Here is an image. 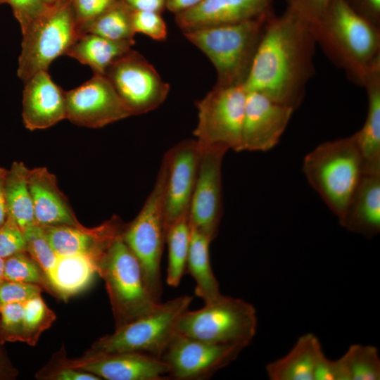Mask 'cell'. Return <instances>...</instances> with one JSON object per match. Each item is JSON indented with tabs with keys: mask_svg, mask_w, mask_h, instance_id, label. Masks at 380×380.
I'll return each mask as SVG.
<instances>
[{
	"mask_svg": "<svg viewBox=\"0 0 380 380\" xmlns=\"http://www.w3.org/2000/svg\"><path fill=\"white\" fill-rule=\"evenodd\" d=\"M315 39L308 22L286 8L267 20L250 72L247 91L260 92L294 110L315 73Z\"/></svg>",
	"mask_w": 380,
	"mask_h": 380,
	"instance_id": "6da1fadb",
	"label": "cell"
},
{
	"mask_svg": "<svg viewBox=\"0 0 380 380\" xmlns=\"http://www.w3.org/2000/svg\"><path fill=\"white\" fill-rule=\"evenodd\" d=\"M316 44L348 77L362 86L380 63V28L344 0H332L323 15L310 23Z\"/></svg>",
	"mask_w": 380,
	"mask_h": 380,
	"instance_id": "7a4b0ae2",
	"label": "cell"
},
{
	"mask_svg": "<svg viewBox=\"0 0 380 380\" xmlns=\"http://www.w3.org/2000/svg\"><path fill=\"white\" fill-rule=\"evenodd\" d=\"M270 14L239 23L185 31L217 71L215 86L243 85Z\"/></svg>",
	"mask_w": 380,
	"mask_h": 380,
	"instance_id": "3957f363",
	"label": "cell"
},
{
	"mask_svg": "<svg viewBox=\"0 0 380 380\" xmlns=\"http://www.w3.org/2000/svg\"><path fill=\"white\" fill-rule=\"evenodd\" d=\"M303 170L311 186L340 219L363 175L354 134L318 145L305 156Z\"/></svg>",
	"mask_w": 380,
	"mask_h": 380,
	"instance_id": "277c9868",
	"label": "cell"
},
{
	"mask_svg": "<svg viewBox=\"0 0 380 380\" xmlns=\"http://www.w3.org/2000/svg\"><path fill=\"white\" fill-rule=\"evenodd\" d=\"M98 272L105 280L117 328L151 313L160 303L149 292L139 262L122 234L99 260Z\"/></svg>",
	"mask_w": 380,
	"mask_h": 380,
	"instance_id": "5b68a950",
	"label": "cell"
},
{
	"mask_svg": "<svg viewBox=\"0 0 380 380\" xmlns=\"http://www.w3.org/2000/svg\"><path fill=\"white\" fill-rule=\"evenodd\" d=\"M166 163L163 158L154 186L134 220L124 226L122 238L136 256L146 285L158 302L163 293L160 261L165 241L164 190Z\"/></svg>",
	"mask_w": 380,
	"mask_h": 380,
	"instance_id": "8992f818",
	"label": "cell"
},
{
	"mask_svg": "<svg viewBox=\"0 0 380 380\" xmlns=\"http://www.w3.org/2000/svg\"><path fill=\"white\" fill-rule=\"evenodd\" d=\"M258 327L255 308L248 302L221 295L201 309L185 311L177 334L216 343H237L247 347Z\"/></svg>",
	"mask_w": 380,
	"mask_h": 380,
	"instance_id": "52a82bcc",
	"label": "cell"
},
{
	"mask_svg": "<svg viewBox=\"0 0 380 380\" xmlns=\"http://www.w3.org/2000/svg\"><path fill=\"white\" fill-rule=\"evenodd\" d=\"M192 299V296H182L160 303L151 313L101 338L94 344L92 353L132 352L161 358L177 335L178 322Z\"/></svg>",
	"mask_w": 380,
	"mask_h": 380,
	"instance_id": "ba28073f",
	"label": "cell"
},
{
	"mask_svg": "<svg viewBox=\"0 0 380 380\" xmlns=\"http://www.w3.org/2000/svg\"><path fill=\"white\" fill-rule=\"evenodd\" d=\"M22 33L18 76L24 82L38 72L48 70L80 36L70 0L50 6Z\"/></svg>",
	"mask_w": 380,
	"mask_h": 380,
	"instance_id": "9c48e42d",
	"label": "cell"
},
{
	"mask_svg": "<svg viewBox=\"0 0 380 380\" xmlns=\"http://www.w3.org/2000/svg\"><path fill=\"white\" fill-rule=\"evenodd\" d=\"M246 94L243 85H215L196 101L198 120L194 135L199 145H218L241 151Z\"/></svg>",
	"mask_w": 380,
	"mask_h": 380,
	"instance_id": "30bf717a",
	"label": "cell"
},
{
	"mask_svg": "<svg viewBox=\"0 0 380 380\" xmlns=\"http://www.w3.org/2000/svg\"><path fill=\"white\" fill-rule=\"evenodd\" d=\"M132 115L159 107L166 99L170 85L153 66L132 49L115 60L104 75Z\"/></svg>",
	"mask_w": 380,
	"mask_h": 380,
	"instance_id": "8fae6325",
	"label": "cell"
},
{
	"mask_svg": "<svg viewBox=\"0 0 380 380\" xmlns=\"http://www.w3.org/2000/svg\"><path fill=\"white\" fill-rule=\"evenodd\" d=\"M245 348L241 344L211 343L177 334L161 359L168 367L167 377L203 380L236 360Z\"/></svg>",
	"mask_w": 380,
	"mask_h": 380,
	"instance_id": "7c38bea8",
	"label": "cell"
},
{
	"mask_svg": "<svg viewBox=\"0 0 380 380\" xmlns=\"http://www.w3.org/2000/svg\"><path fill=\"white\" fill-rule=\"evenodd\" d=\"M199 146L200 159L189 220L192 229L212 242L217 235L222 215V163L229 149L218 145Z\"/></svg>",
	"mask_w": 380,
	"mask_h": 380,
	"instance_id": "4fadbf2b",
	"label": "cell"
},
{
	"mask_svg": "<svg viewBox=\"0 0 380 380\" xmlns=\"http://www.w3.org/2000/svg\"><path fill=\"white\" fill-rule=\"evenodd\" d=\"M66 119L89 128H100L132 115L104 75L94 74L65 91Z\"/></svg>",
	"mask_w": 380,
	"mask_h": 380,
	"instance_id": "5bb4252c",
	"label": "cell"
},
{
	"mask_svg": "<svg viewBox=\"0 0 380 380\" xmlns=\"http://www.w3.org/2000/svg\"><path fill=\"white\" fill-rule=\"evenodd\" d=\"M200 153L197 141L188 139L172 146L163 156L166 163L164 190L165 234L170 225L189 215Z\"/></svg>",
	"mask_w": 380,
	"mask_h": 380,
	"instance_id": "9a60e30c",
	"label": "cell"
},
{
	"mask_svg": "<svg viewBox=\"0 0 380 380\" xmlns=\"http://www.w3.org/2000/svg\"><path fill=\"white\" fill-rule=\"evenodd\" d=\"M295 110L258 91H247L241 151H266L280 140Z\"/></svg>",
	"mask_w": 380,
	"mask_h": 380,
	"instance_id": "2e32d148",
	"label": "cell"
},
{
	"mask_svg": "<svg viewBox=\"0 0 380 380\" xmlns=\"http://www.w3.org/2000/svg\"><path fill=\"white\" fill-rule=\"evenodd\" d=\"M272 0H203L175 15L183 31L239 23L273 13Z\"/></svg>",
	"mask_w": 380,
	"mask_h": 380,
	"instance_id": "e0dca14e",
	"label": "cell"
},
{
	"mask_svg": "<svg viewBox=\"0 0 380 380\" xmlns=\"http://www.w3.org/2000/svg\"><path fill=\"white\" fill-rule=\"evenodd\" d=\"M22 116L30 131L46 129L66 119L65 91L52 80L48 70L25 82Z\"/></svg>",
	"mask_w": 380,
	"mask_h": 380,
	"instance_id": "ac0fdd59",
	"label": "cell"
},
{
	"mask_svg": "<svg viewBox=\"0 0 380 380\" xmlns=\"http://www.w3.org/2000/svg\"><path fill=\"white\" fill-rule=\"evenodd\" d=\"M72 367L108 380H163L168 367L159 357L139 353H91Z\"/></svg>",
	"mask_w": 380,
	"mask_h": 380,
	"instance_id": "d6986e66",
	"label": "cell"
},
{
	"mask_svg": "<svg viewBox=\"0 0 380 380\" xmlns=\"http://www.w3.org/2000/svg\"><path fill=\"white\" fill-rule=\"evenodd\" d=\"M42 227L58 257L88 254L100 259L113 241L122 234L124 225L115 217L94 229H87L82 225Z\"/></svg>",
	"mask_w": 380,
	"mask_h": 380,
	"instance_id": "ffe728a7",
	"label": "cell"
},
{
	"mask_svg": "<svg viewBox=\"0 0 380 380\" xmlns=\"http://www.w3.org/2000/svg\"><path fill=\"white\" fill-rule=\"evenodd\" d=\"M35 222L39 225L81 226L56 177L45 167L30 170L28 177Z\"/></svg>",
	"mask_w": 380,
	"mask_h": 380,
	"instance_id": "44dd1931",
	"label": "cell"
},
{
	"mask_svg": "<svg viewBox=\"0 0 380 380\" xmlns=\"http://www.w3.org/2000/svg\"><path fill=\"white\" fill-rule=\"evenodd\" d=\"M347 230L372 237L380 232V175L363 174L338 219Z\"/></svg>",
	"mask_w": 380,
	"mask_h": 380,
	"instance_id": "7402d4cb",
	"label": "cell"
},
{
	"mask_svg": "<svg viewBox=\"0 0 380 380\" xmlns=\"http://www.w3.org/2000/svg\"><path fill=\"white\" fill-rule=\"evenodd\" d=\"M368 108L362 127L354 134L362 162V173L380 175V63L366 75Z\"/></svg>",
	"mask_w": 380,
	"mask_h": 380,
	"instance_id": "603a6c76",
	"label": "cell"
},
{
	"mask_svg": "<svg viewBox=\"0 0 380 380\" xmlns=\"http://www.w3.org/2000/svg\"><path fill=\"white\" fill-rule=\"evenodd\" d=\"M321 349V343L313 334H303L286 355L267 365L269 379L313 380L315 361Z\"/></svg>",
	"mask_w": 380,
	"mask_h": 380,
	"instance_id": "cb8c5ba5",
	"label": "cell"
},
{
	"mask_svg": "<svg viewBox=\"0 0 380 380\" xmlns=\"http://www.w3.org/2000/svg\"><path fill=\"white\" fill-rule=\"evenodd\" d=\"M134 44V42L114 41L85 33L77 38L66 55L89 65L94 74L103 75L108 67L129 51Z\"/></svg>",
	"mask_w": 380,
	"mask_h": 380,
	"instance_id": "d4e9b609",
	"label": "cell"
},
{
	"mask_svg": "<svg viewBox=\"0 0 380 380\" xmlns=\"http://www.w3.org/2000/svg\"><path fill=\"white\" fill-rule=\"evenodd\" d=\"M99 260L88 254L59 256L49 284L63 298L76 294L91 283Z\"/></svg>",
	"mask_w": 380,
	"mask_h": 380,
	"instance_id": "484cf974",
	"label": "cell"
},
{
	"mask_svg": "<svg viewBox=\"0 0 380 380\" xmlns=\"http://www.w3.org/2000/svg\"><path fill=\"white\" fill-rule=\"evenodd\" d=\"M211 241L191 228V237L186 270L194 278L196 295L210 302L222 295L219 283L210 265L209 246Z\"/></svg>",
	"mask_w": 380,
	"mask_h": 380,
	"instance_id": "4316f807",
	"label": "cell"
},
{
	"mask_svg": "<svg viewBox=\"0 0 380 380\" xmlns=\"http://www.w3.org/2000/svg\"><path fill=\"white\" fill-rule=\"evenodd\" d=\"M30 169L23 162L14 161L6 176V198L8 215L23 232L35 223L32 199L28 185Z\"/></svg>",
	"mask_w": 380,
	"mask_h": 380,
	"instance_id": "83f0119b",
	"label": "cell"
},
{
	"mask_svg": "<svg viewBox=\"0 0 380 380\" xmlns=\"http://www.w3.org/2000/svg\"><path fill=\"white\" fill-rule=\"evenodd\" d=\"M132 13L133 9L123 0H117L91 21L83 34H94L114 41L135 42Z\"/></svg>",
	"mask_w": 380,
	"mask_h": 380,
	"instance_id": "f1b7e54d",
	"label": "cell"
},
{
	"mask_svg": "<svg viewBox=\"0 0 380 380\" xmlns=\"http://www.w3.org/2000/svg\"><path fill=\"white\" fill-rule=\"evenodd\" d=\"M191 237L189 215H184L170 225L165 234L168 246L167 283L177 287L186 271Z\"/></svg>",
	"mask_w": 380,
	"mask_h": 380,
	"instance_id": "f546056e",
	"label": "cell"
},
{
	"mask_svg": "<svg viewBox=\"0 0 380 380\" xmlns=\"http://www.w3.org/2000/svg\"><path fill=\"white\" fill-rule=\"evenodd\" d=\"M343 356L350 380L380 379V357L375 346L353 344Z\"/></svg>",
	"mask_w": 380,
	"mask_h": 380,
	"instance_id": "4dcf8cb0",
	"label": "cell"
},
{
	"mask_svg": "<svg viewBox=\"0 0 380 380\" xmlns=\"http://www.w3.org/2000/svg\"><path fill=\"white\" fill-rule=\"evenodd\" d=\"M26 241V252L37 262L50 280L58 256L51 247L42 227L36 222L23 231Z\"/></svg>",
	"mask_w": 380,
	"mask_h": 380,
	"instance_id": "1f68e13d",
	"label": "cell"
},
{
	"mask_svg": "<svg viewBox=\"0 0 380 380\" xmlns=\"http://www.w3.org/2000/svg\"><path fill=\"white\" fill-rule=\"evenodd\" d=\"M23 341L34 344L41 333L49 327L55 319L54 312L37 295L23 303Z\"/></svg>",
	"mask_w": 380,
	"mask_h": 380,
	"instance_id": "d6a6232c",
	"label": "cell"
},
{
	"mask_svg": "<svg viewBox=\"0 0 380 380\" xmlns=\"http://www.w3.org/2000/svg\"><path fill=\"white\" fill-rule=\"evenodd\" d=\"M26 253H18L5 259L4 279L45 285L42 269Z\"/></svg>",
	"mask_w": 380,
	"mask_h": 380,
	"instance_id": "836d02e7",
	"label": "cell"
},
{
	"mask_svg": "<svg viewBox=\"0 0 380 380\" xmlns=\"http://www.w3.org/2000/svg\"><path fill=\"white\" fill-rule=\"evenodd\" d=\"M23 303H11L0 307L1 341H21L23 338Z\"/></svg>",
	"mask_w": 380,
	"mask_h": 380,
	"instance_id": "e575fe53",
	"label": "cell"
},
{
	"mask_svg": "<svg viewBox=\"0 0 380 380\" xmlns=\"http://www.w3.org/2000/svg\"><path fill=\"white\" fill-rule=\"evenodd\" d=\"M26 252L23 232L9 215L0 227V257L4 260L18 253Z\"/></svg>",
	"mask_w": 380,
	"mask_h": 380,
	"instance_id": "d590c367",
	"label": "cell"
},
{
	"mask_svg": "<svg viewBox=\"0 0 380 380\" xmlns=\"http://www.w3.org/2000/svg\"><path fill=\"white\" fill-rule=\"evenodd\" d=\"M132 25L135 33H142L154 40L167 38V26L160 13L133 10Z\"/></svg>",
	"mask_w": 380,
	"mask_h": 380,
	"instance_id": "8d00e7d4",
	"label": "cell"
},
{
	"mask_svg": "<svg viewBox=\"0 0 380 380\" xmlns=\"http://www.w3.org/2000/svg\"><path fill=\"white\" fill-rule=\"evenodd\" d=\"M117 0H70L80 34Z\"/></svg>",
	"mask_w": 380,
	"mask_h": 380,
	"instance_id": "74e56055",
	"label": "cell"
},
{
	"mask_svg": "<svg viewBox=\"0 0 380 380\" xmlns=\"http://www.w3.org/2000/svg\"><path fill=\"white\" fill-rule=\"evenodd\" d=\"M313 380H350L343 356L331 360L326 357L322 348L317 355Z\"/></svg>",
	"mask_w": 380,
	"mask_h": 380,
	"instance_id": "f35d334b",
	"label": "cell"
},
{
	"mask_svg": "<svg viewBox=\"0 0 380 380\" xmlns=\"http://www.w3.org/2000/svg\"><path fill=\"white\" fill-rule=\"evenodd\" d=\"M7 2L12 8L22 32L34 21L42 16L49 8L43 0H0Z\"/></svg>",
	"mask_w": 380,
	"mask_h": 380,
	"instance_id": "ab89813d",
	"label": "cell"
},
{
	"mask_svg": "<svg viewBox=\"0 0 380 380\" xmlns=\"http://www.w3.org/2000/svg\"><path fill=\"white\" fill-rule=\"evenodd\" d=\"M42 286L35 284L3 279L0 283V307L11 303H25L40 295Z\"/></svg>",
	"mask_w": 380,
	"mask_h": 380,
	"instance_id": "60d3db41",
	"label": "cell"
},
{
	"mask_svg": "<svg viewBox=\"0 0 380 380\" xmlns=\"http://www.w3.org/2000/svg\"><path fill=\"white\" fill-rule=\"evenodd\" d=\"M332 0H288V8L300 18L313 23L324 13Z\"/></svg>",
	"mask_w": 380,
	"mask_h": 380,
	"instance_id": "b9f144b4",
	"label": "cell"
},
{
	"mask_svg": "<svg viewBox=\"0 0 380 380\" xmlns=\"http://www.w3.org/2000/svg\"><path fill=\"white\" fill-rule=\"evenodd\" d=\"M355 11L380 27V0H344Z\"/></svg>",
	"mask_w": 380,
	"mask_h": 380,
	"instance_id": "7bdbcfd3",
	"label": "cell"
},
{
	"mask_svg": "<svg viewBox=\"0 0 380 380\" xmlns=\"http://www.w3.org/2000/svg\"><path fill=\"white\" fill-rule=\"evenodd\" d=\"M56 380H100V377L94 374L74 367L64 368L52 376Z\"/></svg>",
	"mask_w": 380,
	"mask_h": 380,
	"instance_id": "ee69618b",
	"label": "cell"
},
{
	"mask_svg": "<svg viewBox=\"0 0 380 380\" xmlns=\"http://www.w3.org/2000/svg\"><path fill=\"white\" fill-rule=\"evenodd\" d=\"M136 11H151L161 13L166 8L167 0H123Z\"/></svg>",
	"mask_w": 380,
	"mask_h": 380,
	"instance_id": "f6af8a7d",
	"label": "cell"
},
{
	"mask_svg": "<svg viewBox=\"0 0 380 380\" xmlns=\"http://www.w3.org/2000/svg\"><path fill=\"white\" fill-rule=\"evenodd\" d=\"M203 0H167L166 9L175 15L191 9Z\"/></svg>",
	"mask_w": 380,
	"mask_h": 380,
	"instance_id": "bcb514c9",
	"label": "cell"
},
{
	"mask_svg": "<svg viewBox=\"0 0 380 380\" xmlns=\"http://www.w3.org/2000/svg\"><path fill=\"white\" fill-rule=\"evenodd\" d=\"M7 170L0 167V227L5 222L7 215L6 198V176Z\"/></svg>",
	"mask_w": 380,
	"mask_h": 380,
	"instance_id": "7dc6e473",
	"label": "cell"
},
{
	"mask_svg": "<svg viewBox=\"0 0 380 380\" xmlns=\"http://www.w3.org/2000/svg\"><path fill=\"white\" fill-rule=\"evenodd\" d=\"M69 0H43V1L49 6H53Z\"/></svg>",
	"mask_w": 380,
	"mask_h": 380,
	"instance_id": "c3c4849f",
	"label": "cell"
},
{
	"mask_svg": "<svg viewBox=\"0 0 380 380\" xmlns=\"http://www.w3.org/2000/svg\"><path fill=\"white\" fill-rule=\"evenodd\" d=\"M4 259L0 257V283L4 279Z\"/></svg>",
	"mask_w": 380,
	"mask_h": 380,
	"instance_id": "681fc988",
	"label": "cell"
},
{
	"mask_svg": "<svg viewBox=\"0 0 380 380\" xmlns=\"http://www.w3.org/2000/svg\"><path fill=\"white\" fill-rule=\"evenodd\" d=\"M7 369L6 367L4 365V360L2 359V357L0 355V377L3 376V374L5 372L4 369Z\"/></svg>",
	"mask_w": 380,
	"mask_h": 380,
	"instance_id": "f907efd6",
	"label": "cell"
}]
</instances>
